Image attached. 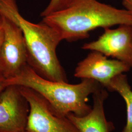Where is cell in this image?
<instances>
[{
    "instance_id": "6da1fadb",
    "label": "cell",
    "mask_w": 132,
    "mask_h": 132,
    "mask_svg": "<svg viewBox=\"0 0 132 132\" xmlns=\"http://www.w3.org/2000/svg\"><path fill=\"white\" fill-rule=\"evenodd\" d=\"M62 40L69 42L89 38L96 28L116 25L132 26V11L117 9L97 0H71L61 10L43 17Z\"/></svg>"
},
{
    "instance_id": "7a4b0ae2",
    "label": "cell",
    "mask_w": 132,
    "mask_h": 132,
    "mask_svg": "<svg viewBox=\"0 0 132 132\" xmlns=\"http://www.w3.org/2000/svg\"><path fill=\"white\" fill-rule=\"evenodd\" d=\"M0 16L17 24L22 30L28 53V64L47 80L68 82L66 72L59 61L56 48L61 39L44 22L31 23L21 15L16 0H0Z\"/></svg>"
},
{
    "instance_id": "3957f363",
    "label": "cell",
    "mask_w": 132,
    "mask_h": 132,
    "mask_svg": "<svg viewBox=\"0 0 132 132\" xmlns=\"http://www.w3.org/2000/svg\"><path fill=\"white\" fill-rule=\"evenodd\" d=\"M5 82L6 86H24L36 91L47 100L55 113L63 117L70 113L79 117L87 114L92 110L88 104L89 96L103 87L90 79H83L77 84L47 80L39 76L28 64L17 76L5 79Z\"/></svg>"
},
{
    "instance_id": "277c9868",
    "label": "cell",
    "mask_w": 132,
    "mask_h": 132,
    "mask_svg": "<svg viewBox=\"0 0 132 132\" xmlns=\"http://www.w3.org/2000/svg\"><path fill=\"white\" fill-rule=\"evenodd\" d=\"M20 87L29 106L26 132H80L67 117L55 113L47 100L38 92L28 87Z\"/></svg>"
},
{
    "instance_id": "5b68a950",
    "label": "cell",
    "mask_w": 132,
    "mask_h": 132,
    "mask_svg": "<svg viewBox=\"0 0 132 132\" xmlns=\"http://www.w3.org/2000/svg\"><path fill=\"white\" fill-rule=\"evenodd\" d=\"M0 16L4 29L0 48V69L3 76L8 79L17 76L28 64V53L22 29L11 20Z\"/></svg>"
},
{
    "instance_id": "8992f818",
    "label": "cell",
    "mask_w": 132,
    "mask_h": 132,
    "mask_svg": "<svg viewBox=\"0 0 132 132\" xmlns=\"http://www.w3.org/2000/svg\"><path fill=\"white\" fill-rule=\"evenodd\" d=\"M82 48L100 52L132 68V26L119 25L117 28H104L96 40L85 43Z\"/></svg>"
},
{
    "instance_id": "52a82bcc",
    "label": "cell",
    "mask_w": 132,
    "mask_h": 132,
    "mask_svg": "<svg viewBox=\"0 0 132 132\" xmlns=\"http://www.w3.org/2000/svg\"><path fill=\"white\" fill-rule=\"evenodd\" d=\"M29 106L19 86H7L0 94V132H24Z\"/></svg>"
},
{
    "instance_id": "ba28073f",
    "label": "cell",
    "mask_w": 132,
    "mask_h": 132,
    "mask_svg": "<svg viewBox=\"0 0 132 132\" xmlns=\"http://www.w3.org/2000/svg\"><path fill=\"white\" fill-rule=\"evenodd\" d=\"M131 68L117 59H109L102 53L92 51L80 61L75 70L76 78L98 82L106 90L113 77L130 71Z\"/></svg>"
},
{
    "instance_id": "9c48e42d",
    "label": "cell",
    "mask_w": 132,
    "mask_h": 132,
    "mask_svg": "<svg viewBox=\"0 0 132 132\" xmlns=\"http://www.w3.org/2000/svg\"><path fill=\"white\" fill-rule=\"evenodd\" d=\"M93 105L89 113L79 117L72 113L67 117L80 132H112L115 129L113 123L108 121L104 112V103L108 96L107 90L102 87L92 94Z\"/></svg>"
},
{
    "instance_id": "30bf717a",
    "label": "cell",
    "mask_w": 132,
    "mask_h": 132,
    "mask_svg": "<svg viewBox=\"0 0 132 132\" xmlns=\"http://www.w3.org/2000/svg\"><path fill=\"white\" fill-rule=\"evenodd\" d=\"M107 90L117 92L124 100L126 105V123L121 132H132V90L127 76L124 73L115 76L111 80Z\"/></svg>"
},
{
    "instance_id": "8fae6325",
    "label": "cell",
    "mask_w": 132,
    "mask_h": 132,
    "mask_svg": "<svg viewBox=\"0 0 132 132\" xmlns=\"http://www.w3.org/2000/svg\"><path fill=\"white\" fill-rule=\"evenodd\" d=\"M63 8V0H51L47 7L41 14L42 17H45L53 12L61 10Z\"/></svg>"
},
{
    "instance_id": "7c38bea8",
    "label": "cell",
    "mask_w": 132,
    "mask_h": 132,
    "mask_svg": "<svg viewBox=\"0 0 132 132\" xmlns=\"http://www.w3.org/2000/svg\"><path fill=\"white\" fill-rule=\"evenodd\" d=\"M3 38H4V29H3V26L2 18L0 16V48L3 40ZM0 77H4L2 75L1 69H0Z\"/></svg>"
},
{
    "instance_id": "4fadbf2b",
    "label": "cell",
    "mask_w": 132,
    "mask_h": 132,
    "mask_svg": "<svg viewBox=\"0 0 132 132\" xmlns=\"http://www.w3.org/2000/svg\"><path fill=\"white\" fill-rule=\"evenodd\" d=\"M122 5L125 9L132 11V0H122Z\"/></svg>"
},
{
    "instance_id": "5bb4252c",
    "label": "cell",
    "mask_w": 132,
    "mask_h": 132,
    "mask_svg": "<svg viewBox=\"0 0 132 132\" xmlns=\"http://www.w3.org/2000/svg\"><path fill=\"white\" fill-rule=\"evenodd\" d=\"M5 79L4 77H0V94L6 87L5 84Z\"/></svg>"
},
{
    "instance_id": "9a60e30c",
    "label": "cell",
    "mask_w": 132,
    "mask_h": 132,
    "mask_svg": "<svg viewBox=\"0 0 132 132\" xmlns=\"http://www.w3.org/2000/svg\"><path fill=\"white\" fill-rule=\"evenodd\" d=\"M71 0H63V9L67 5L69 4Z\"/></svg>"
},
{
    "instance_id": "2e32d148",
    "label": "cell",
    "mask_w": 132,
    "mask_h": 132,
    "mask_svg": "<svg viewBox=\"0 0 132 132\" xmlns=\"http://www.w3.org/2000/svg\"><path fill=\"white\" fill-rule=\"evenodd\" d=\"M26 132V131H25V132Z\"/></svg>"
}]
</instances>
